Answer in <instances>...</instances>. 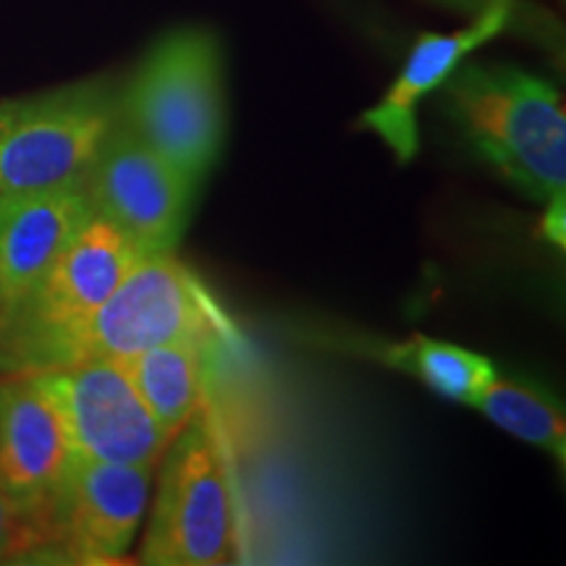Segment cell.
Wrapping results in <instances>:
<instances>
[{
    "instance_id": "6da1fadb",
    "label": "cell",
    "mask_w": 566,
    "mask_h": 566,
    "mask_svg": "<svg viewBox=\"0 0 566 566\" xmlns=\"http://www.w3.org/2000/svg\"><path fill=\"white\" fill-rule=\"evenodd\" d=\"M451 118L533 200H564L566 113L554 84L514 66H459L443 82Z\"/></svg>"
},
{
    "instance_id": "5b68a950",
    "label": "cell",
    "mask_w": 566,
    "mask_h": 566,
    "mask_svg": "<svg viewBox=\"0 0 566 566\" xmlns=\"http://www.w3.org/2000/svg\"><path fill=\"white\" fill-rule=\"evenodd\" d=\"M231 334L223 310L174 252H147L69 338L61 367L92 357L126 359L179 338L210 342Z\"/></svg>"
},
{
    "instance_id": "7c38bea8",
    "label": "cell",
    "mask_w": 566,
    "mask_h": 566,
    "mask_svg": "<svg viewBox=\"0 0 566 566\" xmlns=\"http://www.w3.org/2000/svg\"><path fill=\"white\" fill-rule=\"evenodd\" d=\"M90 218L80 181L0 197V310L30 292Z\"/></svg>"
},
{
    "instance_id": "30bf717a",
    "label": "cell",
    "mask_w": 566,
    "mask_h": 566,
    "mask_svg": "<svg viewBox=\"0 0 566 566\" xmlns=\"http://www.w3.org/2000/svg\"><path fill=\"white\" fill-rule=\"evenodd\" d=\"M66 422L38 373L0 378V488L21 504L48 509L74 462Z\"/></svg>"
},
{
    "instance_id": "277c9868",
    "label": "cell",
    "mask_w": 566,
    "mask_h": 566,
    "mask_svg": "<svg viewBox=\"0 0 566 566\" xmlns=\"http://www.w3.org/2000/svg\"><path fill=\"white\" fill-rule=\"evenodd\" d=\"M111 76L0 97V197L74 184L118 122Z\"/></svg>"
},
{
    "instance_id": "9a60e30c",
    "label": "cell",
    "mask_w": 566,
    "mask_h": 566,
    "mask_svg": "<svg viewBox=\"0 0 566 566\" xmlns=\"http://www.w3.org/2000/svg\"><path fill=\"white\" fill-rule=\"evenodd\" d=\"M480 415H485L501 430L512 433L520 441L537 449L548 451L558 459V467H564L566 459V424L564 412L558 409L546 394L537 388H530L516 380L495 378L488 384L475 405Z\"/></svg>"
},
{
    "instance_id": "4fadbf2b",
    "label": "cell",
    "mask_w": 566,
    "mask_h": 566,
    "mask_svg": "<svg viewBox=\"0 0 566 566\" xmlns=\"http://www.w3.org/2000/svg\"><path fill=\"white\" fill-rule=\"evenodd\" d=\"M208 338H179L122 359L147 409L176 436L200 415L208 386Z\"/></svg>"
},
{
    "instance_id": "5bb4252c",
    "label": "cell",
    "mask_w": 566,
    "mask_h": 566,
    "mask_svg": "<svg viewBox=\"0 0 566 566\" xmlns=\"http://www.w3.org/2000/svg\"><path fill=\"white\" fill-rule=\"evenodd\" d=\"M363 352L394 370L415 375L430 391L459 405H475L480 391L495 378V365L483 354L462 349L457 344L412 336L409 342L375 344L365 342Z\"/></svg>"
},
{
    "instance_id": "8fae6325",
    "label": "cell",
    "mask_w": 566,
    "mask_h": 566,
    "mask_svg": "<svg viewBox=\"0 0 566 566\" xmlns=\"http://www.w3.org/2000/svg\"><path fill=\"white\" fill-rule=\"evenodd\" d=\"M512 19V0H491L475 21L451 34L424 32L409 51L405 66L378 105L363 113L359 124L370 129L399 163L417 155V108L424 95L441 90L443 82L462 66L467 55L499 38Z\"/></svg>"
},
{
    "instance_id": "9c48e42d",
    "label": "cell",
    "mask_w": 566,
    "mask_h": 566,
    "mask_svg": "<svg viewBox=\"0 0 566 566\" xmlns=\"http://www.w3.org/2000/svg\"><path fill=\"white\" fill-rule=\"evenodd\" d=\"M38 375L61 409L76 457L160 464L176 436L155 420L122 359L92 357Z\"/></svg>"
},
{
    "instance_id": "7a4b0ae2",
    "label": "cell",
    "mask_w": 566,
    "mask_h": 566,
    "mask_svg": "<svg viewBox=\"0 0 566 566\" xmlns=\"http://www.w3.org/2000/svg\"><path fill=\"white\" fill-rule=\"evenodd\" d=\"M118 124L200 184L223 145V55L205 30H176L118 90Z\"/></svg>"
},
{
    "instance_id": "52a82bcc",
    "label": "cell",
    "mask_w": 566,
    "mask_h": 566,
    "mask_svg": "<svg viewBox=\"0 0 566 566\" xmlns=\"http://www.w3.org/2000/svg\"><path fill=\"white\" fill-rule=\"evenodd\" d=\"M80 187L92 212L124 231L142 254L176 252L197 192V181L118 122Z\"/></svg>"
},
{
    "instance_id": "ba28073f",
    "label": "cell",
    "mask_w": 566,
    "mask_h": 566,
    "mask_svg": "<svg viewBox=\"0 0 566 566\" xmlns=\"http://www.w3.org/2000/svg\"><path fill=\"white\" fill-rule=\"evenodd\" d=\"M155 467L74 457L45 509L40 562L116 564L132 548L150 501Z\"/></svg>"
},
{
    "instance_id": "8992f818",
    "label": "cell",
    "mask_w": 566,
    "mask_h": 566,
    "mask_svg": "<svg viewBox=\"0 0 566 566\" xmlns=\"http://www.w3.org/2000/svg\"><path fill=\"white\" fill-rule=\"evenodd\" d=\"M158 493L139 562L212 566L231 551V504L210 424L197 415L160 459Z\"/></svg>"
},
{
    "instance_id": "2e32d148",
    "label": "cell",
    "mask_w": 566,
    "mask_h": 566,
    "mask_svg": "<svg viewBox=\"0 0 566 566\" xmlns=\"http://www.w3.org/2000/svg\"><path fill=\"white\" fill-rule=\"evenodd\" d=\"M45 546V509L21 504L0 488V564L40 562Z\"/></svg>"
},
{
    "instance_id": "3957f363",
    "label": "cell",
    "mask_w": 566,
    "mask_h": 566,
    "mask_svg": "<svg viewBox=\"0 0 566 566\" xmlns=\"http://www.w3.org/2000/svg\"><path fill=\"white\" fill-rule=\"evenodd\" d=\"M139 258L142 252L124 231L92 212L30 292L9 310H0V373L61 367L69 338Z\"/></svg>"
}]
</instances>
